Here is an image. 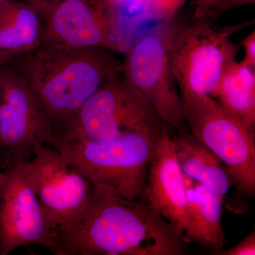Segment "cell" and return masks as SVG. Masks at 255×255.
Returning a JSON list of instances; mask_svg holds the SVG:
<instances>
[{
	"mask_svg": "<svg viewBox=\"0 0 255 255\" xmlns=\"http://www.w3.org/2000/svg\"><path fill=\"white\" fill-rule=\"evenodd\" d=\"M183 234L145 200L92 184L78 221L55 230V255H182Z\"/></svg>",
	"mask_w": 255,
	"mask_h": 255,
	"instance_id": "6da1fadb",
	"label": "cell"
},
{
	"mask_svg": "<svg viewBox=\"0 0 255 255\" xmlns=\"http://www.w3.org/2000/svg\"><path fill=\"white\" fill-rule=\"evenodd\" d=\"M113 50L62 44L41 45L7 64L31 87L50 119L53 134L102 88L123 71Z\"/></svg>",
	"mask_w": 255,
	"mask_h": 255,
	"instance_id": "7a4b0ae2",
	"label": "cell"
},
{
	"mask_svg": "<svg viewBox=\"0 0 255 255\" xmlns=\"http://www.w3.org/2000/svg\"><path fill=\"white\" fill-rule=\"evenodd\" d=\"M167 126L110 140L55 139L51 146L93 185L109 188L127 199L145 200L149 166Z\"/></svg>",
	"mask_w": 255,
	"mask_h": 255,
	"instance_id": "3957f363",
	"label": "cell"
},
{
	"mask_svg": "<svg viewBox=\"0 0 255 255\" xmlns=\"http://www.w3.org/2000/svg\"><path fill=\"white\" fill-rule=\"evenodd\" d=\"M254 21L216 31L206 17L193 18L187 26L172 20L169 60L182 101L212 95L223 74L236 61L238 46L231 36Z\"/></svg>",
	"mask_w": 255,
	"mask_h": 255,
	"instance_id": "277c9868",
	"label": "cell"
},
{
	"mask_svg": "<svg viewBox=\"0 0 255 255\" xmlns=\"http://www.w3.org/2000/svg\"><path fill=\"white\" fill-rule=\"evenodd\" d=\"M190 133L216 155L231 178L236 194L255 196V128L211 96L182 101Z\"/></svg>",
	"mask_w": 255,
	"mask_h": 255,
	"instance_id": "5b68a950",
	"label": "cell"
},
{
	"mask_svg": "<svg viewBox=\"0 0 255 255\" xmlns=\"http://www.w3.org/2000/svg\"><path fill=\"white\" fill-rule=\"evenodd\" d=\"M165 124L122 72L54 132V140H110L130 132L160 128Z\"/></svg>",
	"mask_w": 255,
	"mask_h": 255,
	"instance_id": "8992f818",
	"label": "cell"
},
{
	"mask_svg": "<svg viewBox=\"0 0 255 255\" xmlns=\"http://www.w3.org/2000/svg\"><path fill=\"white\" fill-rule=\"evenodd\" d=\"M172 20L132 42L122 61V73L130 86L152 106L164 123L177 129L179 133H186L189 129L169 60Z\"/></svg>",
	"mask_w": 255,
	"mask_h": 255,
	"instance_id": "52a82bcc",
	"label": "cell"
},
{
	"mask_svg": "<svg viewBox=\"0 0 255 255\" xmlns=\"http://www.w3.org/2000/svg\"><path fill=\"white\" fill-rule=\"evenodd\" d=\"M0 133L5 164L30 160L54 141L53 125L34 92L9 65L0 66Z\"/></svg>",
	"mask_w": 255,
	"mask_h": 255,
	"instance_id": "ba28073f",
	"label": "cell"
},
{
	"mask_svg": "<svg viewBox=\"0 0 255 255\" xmlns=\"http://www.w3.org/2000/svg\"><path fill=\"white\" fill-rule=\"evenodd\" d=\"M31 187L53 231L78 221L86 207L92 184L53 146H41L28 161Z\"/></svg>",
	"mask_w": 255,
	"mask_h": 255,
	"instance_id": "9c48e42d",
	"label": "cell"
},
{
	"mask_svg": "<svg viewBox=\"0 0 255 255\" xmlns=\"http://www.w3.org/2000/svg\"><path fill=\"white\" fill-rule=\"evenodd\" d=\"M0 189V255L28 245L50 251L55 231L48 224L28 177V161L6 164Z\"/></svg>",
	"mask_w": 255,
	"mask_h": 255,
	"instance_id": "30bf717a",
	"label": "cell"
},
{
	"mask_svg": "<svg viewBox=\"0 0 255 255\" xmlns=\"http://www.w3.org/2000/svg\"><path fill=\"white\" fill-rule=\"evenodd\" d=\"M50 44L123 53L129 48L104 0H63L43 21L41 45Z\"/></svg>",
	"mask_w": 255,
	"mask_h": 255,
	"instance_id": "8fae6325",
	"label": "cell"
},
{
	"mask_svg": "<svg viewBox=\"0 0 255 255\" xmlns=\"http://www.w3.org/2000/svg\"><path fill=\"white\" fill-rule=\"evenodd\" d=\"M145 199L184 237L188 228L187 194L168 126L159 136L149 166Z\"/></svg>",
	"mask_w": 255,
	"mask_h": 255,
	"instance_id": "7c38bea8",
	"label": "cell"
},
{
	"mask_svg": "<svg viewBox=\"0 0 255 255\" xmlns=\"http://www.w3.org/2000/svg\"><path fill=\"white\" fill-rule=\"evenodd\" d=\"M187 199L188 228L186 243H194L214 252L227 245L222 224L224 202L217 194L183 174Z\"/></svg>",
	"mask_w": 255,
	"mask_h": 255,
	"instance_id": "4fadbf2b",
	"label": "cell"
},
{
	"mask_svg": "<svg viewBox=\"0 0 255 255\" xmlns=\"http://www.w3.org/2000/svg\"><path fill=\"white\" fill-rule=\"evenodd\" d=\"M43 21L36 10L17 0L0 4V66L34 51L41 45Z\"/></svg>",
	"mask_w": 255,
	"mask_h": 255,
	"instance_id": "5bb4252c",
	"label": "cell"
},
{
	"mask_svg": "<svg viewBox=\"0 0 255 255\" xmlns=\"http://www.w3.org/2000/svg\"><path fill=\"white\" fill-rule=\"evenodd\" d=\"M173 140L182 173L212 191L224 202L233 184L221 160L189 132L178 134Z\"/></svg>",
	"mask_w": 255,
	"mask_h": 255,
	"instance_id": "9a60e30c",
	"label": "cell"
},
{
	"mask_svg": "<svg viewBox=\"0 0 255 255\" xmlns=\"http://www.w3.org/2000/svg\"><path fill=\"white\" fill-rule=\"evenodd\" d=\"M211 97L255 128V69L242 60L231 64Z\"/></svg>",
	"mask_w": 255,
	"mask_h": 255,
	"instance_id": "2e32d148",
	"label": "cell"
},
{
	"mask_svg": "<svg viewBox=\"0 0 255 255\" xmlns=\"http://www.w3.org/2000/svg\"><path fill=\"white\" fill-rule=\"evenodd\" d=\"M187 0H141L140 6L147 17L168 22L182 7Z\"/></svg>",
	"mask_w": 255,
	"mask_h": 255,
	"instance_id": "e0dca14e",
	"label": "cell"
},
{
	"mask_svg": "<svg viewBox=\"0 0 255 255\" xmlns=\"http://www.w3.org/2000/svg\"><path fill=\"white\" fill-rule=\"evenodd\" d=\"M255 0H221L204 17H206L212 23L227 11L237 9L245 5L255 4Z\"/></svg>",
	"mask_w": 255,
	"mask_h": 255,
	"instance_id": "ac0fdd59",
	"label": "cell"
},
{
	"mask_svg": "<svg viewBox=\"0 0 255 255\" xmlns=\"http://www.w3.org/2000/svg\"><path fill=\"white\" fill-rule=\"evenodd\" d=\"M218 255H255V231H252L246 238L231 249L222 250Z\"/></svg>",
	"mask_w": 255,
	"mask_h": 255,
	"instance_id": "d6986e66",
	"label": "cell"
},
{
	"mask_svg": "<svg viewBox=\"0 0 255 255\" xmlns=\"http://www.w3.org/2000/svg\"><path fill=\"white\" fill-rule=\"evenodd\" d=\"M63 0H24L31 5L44 21L47 17Z\"/></svg>",
	"mask_w": 255,
	"mask_h": 255,
	"instance_id": "ffe728a7",
	"label": "cell"
},
{
	"mask_svg": "<svg viewBox=\"0 0 255 255\" xmlns=\"http://www.w3.org/2000/svg\"><path fill=\"white\" fill-rule=\"evenodd\" d=\"M240 44L244 48L245 57L243 61L255 69V31L243 38Z\"/></svg>",
	"mask_w": 255,
	"mask_h": 255,
	"instance_id": "44dd1931",
	"label": "cell"
},
{
	"mask_svg": "<svg viewBox=\"0 0 255 255\" xmlns=\"http://www.w3.org/2000/svg\"><path fill=\"white\" fill-rule=\"evenodd\" d=\"M221 0H196L193 18L204 17Z\"/></svg>",
	"mask_w": 255,
	"mask_h": 255,
	"instance_id": "7402d4cb",
	"label": "cell"
},
{
	"mask_svg": "<svg viewBox=\"0 0 255 255\" xmlns=\"http://www.w3.org/2000/svg\"><path fill=\"white\" fill-rule=\"evenodd\" d=\"M104 1L112 10L116 18H117V11H119L122 5L123 4L124 0H104Z\"/></svg>",
	"mask_w": 255,
	"mask_h": 255,
	"instance_id": "603a6c76",
	"label": "cell"
},
{
	"mask_svg": "<svg viewBox=\"0 0 255 255\" xmlns=\"http://www.w3.org/2000/svg\"><path fill=\"white\" fill-rule=\"evenodd\" d=\"M140 1L141 0H124V4L129 9H133L134 6H136V5H140V7H141Z\"/></svg>",
	"mask_w": 255,
	"mask_h": 255,
	"instance_id": "cb8c5ba5",
	"label": "cell"
},
{
	"mask_svg": "<svg viewBox=\"0 0 255 255\" xmlns=\"http://www.w3.org/2000/svg\"><path fill=\"white\" fill-rule=\"evenodd\" d=\"M6 179V174L4 172H0V189L2 187L3 184Z\"/></svg>",
	"mask_w": 255,
	"mask_h": 255,
	"instance_id": "d4e9b609",
	"label": "cell"
},
{
	"mask_svg": "<svg viewBox=\"0 0 255 255\" xmlns=\"http://www.w3.org/2000/svg\"><path fill=\"white\" fill-rule=\"evenodd\" d=\"M0 124H1V121H0ZM3 150L2 144H1V133H0V151Z\"/></svg>",
	"mask_w": 255,
	"mask_h": 255,
	"instance_id": "484cf974",
	"label": "cell"
},
{
	"mask_svg": "<svg viewBox=\"0 0 255 255\" xmlns=\"http://www.w3.org/2000/svg\"><path fill=\"white\" fill-rule=\"evenodd\" d=\"M3 1H4V0H0V4H1V3H2Z\"/></svg>",
	"mask_w": 255,
	"mask_h": 255,
	"instance_id": "4316f807",
	"label": "cell"
}]
</instances>
